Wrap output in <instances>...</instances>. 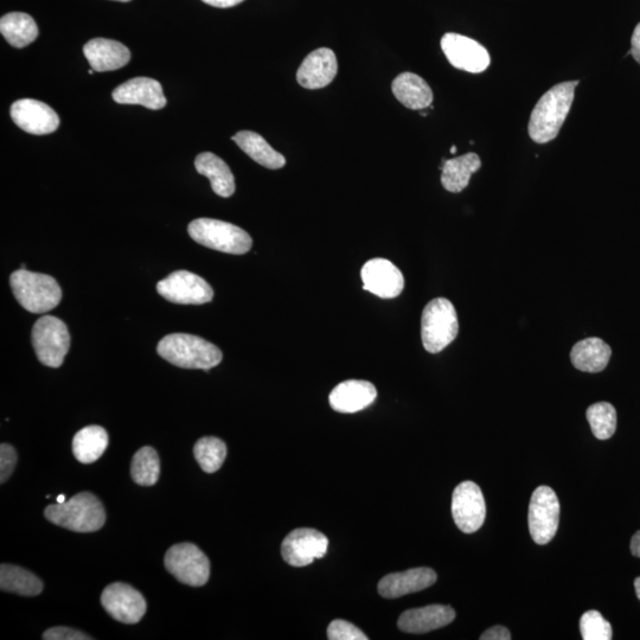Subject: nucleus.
<instances>
[{
	"label": "nucleus",
	"instance_id": "obj_9",
	"mask_svg": "<svg viewBox=\"0 0 640 640\" xmlns=\"http://www.w3.org/2000/svg\"><path fill=\"white\" fill-rule=\"evenodd\" d=\"M530 535L537 544H547L554 539L559 528L560 503L554 490L540 486L534 491L529 504Z\"/></svg>",
	"mask_w": 640,
	"mask_h": 640
},
{
	"label": "nucleus",
	"instance_id": "obj_11",
	"mask_svg": "<svg viewBox=\"0 0 640 640\" xmlns=\"http://www.w3.org/2000/svg\"><path fill=\"white\" fill-rule=\"evenodd\" d=\"M452 516L465 534L476 533L483 526L486 505L482 490L473 482L460 483L452 496Z\"/></svg>",
	"mask_w": 640,
	"mask_h": 640
},
{
	"label": "nucleus",
	"instance_id": "obj_38",
	"mask_svg": "<svg viewBox=\"0 0 640 640\" xmlns=\"http://www.w3.org/2000/svg\"><path fill=\"white\" fill-rule=\"evenodd\" d=\"M482 640H510L511 633L504 626H494L491 629L486 630L482 636H480Z\"/></svg>",
	"mask_w": 640,
	"mask_h": 640
},
{
	"label": "nucleus",
	"instance_id": "obj_15",
	"mask_svg": "<svg viewBox=\"0 0 640 640\" xmlns=\"http://www.w3.org/2000/svg\"><path fill=\"white\" fill-rule=\"evenodd\" d=\"M11 118L24 132L46 136L60 126L59 115L47 104L34 99H22L11 106Z\"/></svg>",
	"mask_w": 640,
	"mask_h": 640
},
{
	"label": "nucleus",
	"instance_id": "obj_14",
	"mask_svg": "<svg viewBox=\"0 0 640 640\" xmlns=\"http://www.w3.org/2000/svg\"><path fill=\"white\" fill-rule=\"evenodd\" d=\"M101 604L112 618L124 624L139 623L147 608L143 594L121 582L105 588L101 595Z\"/></svg>",
	"mask_w": 640,
	"mask_h": 640
},
{
	"label": "nucleus",
	"instance_id": "obj_18",
	"mask_svg": "<svg viewBox=\"0 0 640 640\" xmlns=\"http://www.w3.org/2000/svg\"><path fill=\"white\" fill-rule=\"evenodd\" d=\"M337 72L338 62L334 51L319 48L307 55L298 69L297 81L306 89H320L329 86Z\"/></svg>",
	"mask_w": 640,
	"mask_h": 640
},
{
	"label": "nucleus",
	"instance_id": "obj_22",
	"mask_svg": "<svg viewBox=\"0 0 640 640\" xmlns=\"http://www.w3.org/2000/svg\"><path fill=\"white\" fill-rule=\"evenodd\" d=\"M456 619V612L451 606L430 605L413 608L401 614L399 629L407 633H427L441 629Z\"/></svg>",
	"mask_w": 640,
	"mask_h": 640
},
{
	"label": "nucleus",
	"instance_id": "obj_24",
	"mask_svg": "<svg viewBox=\"0 0 640 640\" xmlns=\"http://www.w3.org/2000/svg\"><path fill=\"white\" fill-rule=\"evenodd\" d=\"M195 168L198 174L209 179L211 189L216 195L224 198L234 195L235 178L232 170L223 159L214 153L203 152L196 157Z\"/></svg>",
	"mask_w": 640,
	"mask_h": 640
},
{
	"label": "nucleus",
	"instance_id": "obj_36",
	"mask_svg": "<svg viewBox=\"0 0 640 640\" xmlns=\"http://www.w3.org/2000/svg\"><path fill=\"white\" fill-rule=\"evenodd\" d=\"M17 464L15 448L9 444L0 446V482L3 484L10 478Z\"/></svg>",
	"mask_w": 640,
	"mask_h": 640
},
{
	"label": "nucleus",
	"instance_id": "obj_3",
	"mask_svg": "<svg viewBox=\"0 0 640 640\" xmlns=\"http://www.w3.org/2000/svg\"><path fill=\"white\" fill-rule=\"evenodd\" d=\"M47 520L75 533H94L104 527V505L91 492H80L62 504L49 505L44 511Z\"/></svg>",
	"mask_w": 640,
	"mask_h": 640
},
{
	"label": "nucleus",
	"instance_id": "obj_34",
	"mask_svg": "<svg viewBox=\"0 0 640 640\" xmlns=\"http://www.w3.org/2000/svg\"><path fill=\"white\" fill-rule=\"evenodd\" d=\"M580 631L585 640L612 639V626L598 611H588L581 617Z\"/></svg>",
	"mask_w": 640,
	"mask_h": 640
},
{
	"label": "nucleus",
	"instance_id": "obj_5",
	"mask_svg": "<svg viewBox=\"0 0 640 640\" xmlns=\"http://www.w3.org/2000/svg\"><path fill=\"white\" fill-rule=\"evenodd\" d=\"M459 323L457 311L450 300L433 299L422 312L421 338L424 348L438 354L457 338Z\"/></svg>",
	"mask_w": 640,
	"mask_h": 640
},
{
	"label": "nucleus",
	"instance_id": "obj_19",
	"mask_svg": "<svg viewBox=\"0 0 640 640\" xmlns=\"http://www.w3.org/2000/svg\"><path fill=\"white\" fill-rule=\"evenodd\" d=\"M437 582V573L431 568L420 567L407 572L384 576L379 584V593L383 598L396 599L403 595L426 590Z\"/></svg>",
	"mask_w": 640,
	"mask_h": 640
},
{
	"label": "nucleus",
	"instance_id": "obj_20",
	"mask_svg": "<svg viewBox=\"0 0 640 640\" xmlns=\"http://www.w3.org/2000/svg\"><path fill=\"white\" fill-rule=\"evenodd\" d=\"M377 390L373 383L349 380L338 384L330 394V405L338 413L351 414L373 405Z\"/></svg>",
	"mask_w": 640,
	"mask_h": 640
},
{
	"label": "nucleus",
	"instance_id": "obj_35",
	"mask_svg": "<svg viewBox=\"0 0 640 640\" xmlns=\"http://www.w3.org/2000/svg\"><path fill=\"white\" fill-rule=\"evenodd\" d=\"M328 638L330 640H368V636L358 629L357 626L345 620L337 619L328 627Z\"/></svg>",
	"mask_w": 640,
	"mask_h": 640
},
{
	"label": "nucleus",
	"instance_id": "obj_10",
	"mask_svg": "<svg viewBox=\"0 0 640 640\" xmlns=\"http://www.w3.org/2000/svg\"><path fill=\"white\" fill-rule=\"evenodd\" d=\"M157 292L168 302L179 305H202L214 298V290L207 281L188 271H176L160 280Z\"/></svg>",
	"mask_w": 640,
	"mask_h": 640
},
{
	"label": "nucleus",
	"instance_id": "obj_21",
	"mask_svg": "<svg viewBox=\"0 0 640 640\" xmlns=\"http://www.w3.org/2000/svg\"><path fill=\"white\" fill-rule=\"evenodd\" d=\"M83 54L95 72H113L127 66L131 60V51L123 43L94 38L85 44Z\"/></svg>",
	"mask_w": 640,
	"mask_h": 640
},
{
	"label": "nucleus",
	"instance_id": "obj_16",
	"mask_svg": "<svg viewBox=\"0 0 640 640\" xmlns=\"http://www.w3.org/2000/svg\"><path fill=\"white\" fill-rule=\"evenodd\" d=\"M363 290L382 299L399 297L405 288V278L398 267L386 259H373L363 266Z\"/></svg>",
	"mask_w": 640,
	"mask_h": 640
},
{
	"label": "nucleus",
	"instance_id": "obj_31",
	"mask_svg": "<svg viewBox=\"0 0 640 640\" xmlns=\"http://www.w3.org/2000/svg\"><path fill=\"white\" fill-rule=\"evenodd\" d=\"M160 475V462L155 448L145 446L134 454L131 476L134 482L142 486L157 484Z\"/></svg>",
	"mask_w": 640,
	"mask_h": 640
},
{
	"label": "nucleus",
	"instance_id": "obj_8",
	"mask_svg": "<svg viewBox=\"0 0 640 640\" xmlns=\"http://www.w3.org/2000/svg\"><path fill=\"white\" fill-rule=\"evenodd\" d=\"M168 572L184 585L201 587L210 576V562L207 555L192 543H179L165 554Z\"/></svg>",
	"mask_w": 640,
	"mask_h": 640
},
{
	"label": "nucleus",
	"instance_id": "obj_27",
	"mask_svg": "<svg viewBox=\"0 0 640 640\" xmlns=\"http://www.w3.org/2000/svg\"><path fill=\"white\" fill-rule=\"evenodd\" d=\"M482 168V160L476 153H466L464 156L445 160L441 184L454 194L467 188L475 172Z\"/></svg>",
	"mask_w": 640,
	"mask_h": 640
},
{
	"label": "nucleus",
	"instance_id": "obj_4",
	"mask_svg": "<svg viewBox=\"0 0 640 640\" xmlns=\"http://www.w3.org/2000/svg\"><path fill=\"white\" fill-rule=\"evenodd\" d=\"M10 285L17 302L36 315L55 309L62 299L60 285L47 274L21 268L11 274Z\"/></svg>",
	"mask_w": 640,
	"mask_h": 640
},
{
	"label": "nucleus",
	"instance_id": "obj_1",
	"mask_svg": "<svg viewBox=\"0 0 640 640\" xmlns=\"http://www.w3.org/2000/svg\"><path fill=\"white\" fill-rule=\"evenodd\" d=\"M579 81L559 83L537 102L529 120V136L537 144L552 142L560 133L574 101Z\"/></svg>",
	"mask_w": 640,
	"mask_h": 640
},
{
	"label": "nucleus",
	"instance_id": "obj_6",
	"mask_svg": "<svg viewBox=\"0 0 640 640\" xmlns=\"http://www.w3.org/2000/svg\"><path fill=\"white\" fill-rule=\"evenodd\" d=\"M188 233L200 245L222 253L246 254L253 246V240L245 230L224 221L197 219L189 224Z\"/></svg>",
	"mask_w": 640,
	"mask_h": 640
},
{
	"label": "nucleus",
	"instance_id": "obj_33",
	"mask_svg": "<svg viewBox=\"0 0 640 640\" xmlns=\"http://www.w3.org/2000/svg\"><path fill=\"white\" fill-rule=\"evenodd\" d=\"M594 437L607 440L613 437L617 430V411L611 403H594L586 412Z\"/></svg>",
	"mask_w": 640,
	"mask_h": 640
},
{
	"label": "nucleus",
	"instance_id": "obj_39",
	"mask_svg": "<svg viewBox=\"0 0 640 640\" xmlns=\"http://www.w3.org/2000/svg\"><path fill=\"white\" fill-rule=\"evenodd\" d=\"M629 55H632L633 59L640 64V23L637 25L635 31H633Z\"/></svg>",
	"mask_w": 640,
	"mask_h": 640
},
{
	"label": "nucleus",
	"instance_id": "obj_23",
	"mask_svg": "<svg viewBox=\"0 0 640 640\" xmlns=\"http://www.w3.org/2000/svg\"><path fill=\"white\" fill-rule=\"evenodd\" d=\"M393 94L409 110H427L433 102V91L428 83L413 73H402L393 81Z\"/></svg>",
	"mask_w": 640,
	"mask_h": 640
},
{
	"label": "nucleus",
	"instance_id": "obj_7",
	"mask_svg": "<svg viewBox=\"0 0 640 640\" xmlns=\"http://www.w3.org/2000/svg\"><path fill=\"white\" fill-rule=\"evenodd\" d=\"M31 342L43 366L60 368L70 348L67 325L59 318L44 316L32 328Z\"/></svg>",
	"mask_w": 640,
	"mask_h": 640
},
{
	"label": "nucleus",
	"instance_id": "obj_41",
	"mask_svg": "<svg viewBox=\"0 0 640 640\" xmlns=\"http://www.w3.org/2000/svg\"><path fill=\"white\" fill-rule=\"evenodd\" d=\"M631 553L633 556L640 559V530L632 537Z\"/></svg>",
	"mask_w": 640,
	"mask_h": 640
},
{
	"label": "nucleus",
	"instance_id": "obj_25",
	"mask_svg": "<svg viewBox=\"0 0 640 640\" xmlns=\"http://www.w3.org/2000/svg\"><path fill=\"white\" fill-rule=\"evenodd\" d=\"M612 356L610 345L597 337L586 338L576 343L571 352L573 366L585 373H600Z\"/></svg>",
	"mask_w": 640,
	"mask_h": 640
},
{
	"label": "nucleus",
	"instance_id": "obj_12",
	"mask_svg": "<svg viewBox=\"0 0 640 640\" xmlns=\"http://www.w3.org/2000/svg\"><path fill=\"white\" fill-rule=\"evenodd\" d=\"M329 540L320 531L296 529L287 535L281 546L284 560L293 567H306L328 553Z\"/></svg>",
	"mask_w": 640,
	"mask_h": 640
},
{
	"label": "nucleus",
	"instance_id": "obj_37",
	"mask_svg": "<svg viewBox=\"0 0 640 640\" xmlns=\"http://www.w3.org/2000/svg\"><path fill=\"white\" fill-rule=\"evenodd\" d=\"M43 639L46 640H89L93 639L86 635V633H82L80 631H76L73 629H69V627H53L46 632H44Z\"/></svg>",
	"mask_w": 640,
	"mask_h": 640
},
{
	"label": "nucleus",
	"instance_id": "obj_42",
	"mask_svg": "<svg viewBox=\"0 0 640 640\" xmlns=\"http://www.w3.org/2000/svg\"><path fill=\"white\" fill-rule=\"evenodd\" d=\"M635 590H636L637 598L640 600V576L635 580Z\"/></svg>",
	"mask_w": 640,
	"mask_h": 640
},
{
	"label": "nucleus",
	"instance_id": "obj_30",
	"mask_svg": "<svg viewBox=\"0 0 640 640\" xmlns=\"http://www.w3.org/2000/svg\"><path fill=\"white\" fill-rule=\"evenodd\" d=\"M0 588L4 592L36 597L43 591V582L27 569L4 563L0 567Z\"/></svg>",
	"mask_w": 640,
	"mask_h": 640
},
{
	"label": "nucleus",
	"instance_id": "obj_43",
	"mask_svg": "<svg viewBox=\"0 0 640 640\" xmlns=\"http://www.w3.org/2000/svg\"><path fill=\"white\" fill-rule=\"evenodd\" d=\"M64 502H67V501H66V497H64L63 495H61V496L57 497V503L62 504V503H64Z\"/></svg>",
	"mask_w": 640,
	"mask_h": 640
},
{
	"label": "nucleus",
	"instance_id": "obj_44",
	"mask_svg": "<svg viewBox=\"0 0 640 640\" xmlns=\"http://www.w3.org/2000/svg\"><path fill=\"white\" fill-rule=\"evenodd\" d=\"M114 2L128 3L131 2V0H114Z\"/></svg>",
	"mask_w": 640,
	"mask_h": 640
},
{
	"label": "nucleus",
	"instance_id": "obj_45",
	"mask_svg": "<svg viewBox=\"0 0 640 640\" xmlns=\"http://www.w3.org/2000/svg\"><path fill=\"white\" fill-rule=\"evenodd\" d=\"M456 152H457V146H452L451 153H453L454 155V153Z\"/></svg>",
	"mask_w": 640,
	"mask_h": 640
},
{
	"label": "nucleus",
	"instance_id": "obj_29",
	"mask_svg": "<svg viewBox=\"0 0 640 640\" xmlns=\"http://www.w3.org/2000/svg\"><path fill=\"white\" fill-rule=\"evenodd\" d=\"M0 32L10 46L22 49L30 46L38 37L34 18L24 12H10L0 19Z\"/></svg>",
	"mask_w": 640,
	"mask_h": 640
},
{
	"label": "nucleus",
	"instance_id": "obj_17",
	"mask_svg": "<svg viewBox=\"0 0 640 640\" xmlns=\"http://www.w3.org/2000/svg\"><path fill=\"white\" fill-rule=\"evenodd\" d=\"M112 98L120 105H140L152 111L162 110L168 104L163 87L156 80L136 78L115 88Z\"/></svg>",
	"mask_w": 640,
	"mask_h": 640
},
{
	"label": "nucleus",
	"instance_id": "obj_13",
	"mask_svg": "<svg viewBox=\"0 0 640 640\" xmlns=\"http://www.w3.org/2000/svg\"><path fill=\"white\" fill-rule=\"evenodd\" d=\"M441 49L454 68L467 73H483L491 63L488 50L482 44L454 32L441 38Z\"/></svg>",
	"mask_w": 640,
	"mask_h": 640
},
{
	"label": "nucleus",
	"instance_id": "obj_40",
	"mask_svg": "<svg viewBox=\"0 0 640 640\" xmlns=\"http://www.w3.org/2000/svg\"><path fill=\"white\" fill-rule=\"evenodd\" d=\"M202 2L214 6V8L228 9L245 2V0H202Z\"/></svg>",
	"mask_w": 640,
	"mask_h": 640
},
{
	"label": "nucleus",
	"instance_id": "obj_28",
	"mask_svg": "<svg viewBox=\"0 0 640 640\" xmlns=\"http://www.w3.org/2000/svg\"><path fill=\"white\" fill-rule=\"evenodd\" d=\"M110 443L108 433L100 426H87L75 434L73 452L82 464H92L102 457Z\"/></svg>",
	"mask_w": 640,
	"mask_h": 640
},
{
	"label": "nucleus",
	"instance_id": "obj_2",
	"mask_svg": "<svg viewBox=\"0 0 640 640\" xmlns=\"http://www.w3.org/2000/svg\"><path fill=\"white\" fill-rule=\"evenodd\" d=\"M157 352L174 366L184 369L209 371L219 366L223 355L216 345L201 337L188 334H172L158 343Z\"/></svg>",
	"mask_w": 640,
	"mask_h": 640
},
{
	"label": "nucleus",
	"instance_id": "obj_26",
	"mask_svg": "<svg viewBox=\"0 0 640 640\" xmlns=\"http://www.w3.org/2000/svg\"><path fill=\"white\" fill-rule=\"evenodd\" d=\"M232 139L256 163L271 170L284 168L286 164L285 157L275 151L260 134L252 131H241L236 133Z\"/></svg>",
	"mask_w": 640,
	"mask_h": 640
},
{
	"label": "nucleus",
	"instance_id": "obj_32",
	"mask_svg": "<svg viewBox=\"0 0 640 640\" xmlns=\"http://www.w3.org/2000/svg\"><path fill=\"white\" fill-rule=\"evenodd\" d=\"M195 458L206 473L221 469L227 457V446L219 438L206 437L197 441L194 447Z\"/></svg>",
	"mask_w": 640,
	"mask_h": 640
},
{
	"label": "nucleus",
	"instance_id": "obj_46",
	"mask_svg": "<svg viewBox=\"0 0 640 640\" xmlns=\"http://www.w3.org/2000/svg\"><path fill=\"white\" fill-rule=\"evenodd\" d=\"M94 72H95V70H94V69H91V70H89L88 74H89V75H93V74H94Z\"/></svg>",
	"mask_w": 640,
	"mask_h": 640
}]
</instances>
